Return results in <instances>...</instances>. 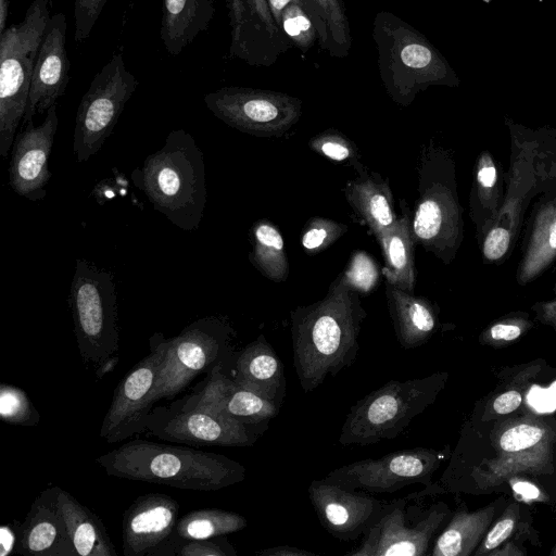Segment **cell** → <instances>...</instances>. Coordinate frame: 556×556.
Instances as JSON below:
<instances>
[{
  "mask_svg": "<svg viewBox=\"0 0 556 556\" xmlns=\"http://www.w3.org/2000/svg\"><path fill=\"white\" fill-rule=\"evenodd\" d=\"M358 293L341 273L324 299L291 312L293 364L305 393L354 364L367 315Z\"/></svg>",
  "mask_w": 556,
  "mask_h": 556,
  "instance_id": "cell-1",
  "label": "cell"
},
{
  "mask_svg": "<svg viewBox=\"0 0 556 556\" xmlns=\"http://www.w3.org/2000/svg\"><path fill=\"white\" fill-rule=\"evenodd\" d=\"M96 463L115 478L194 491H217L245 479L247 469L225 455L182 445L135 439Z\"/></svg>",
  "mask_w": 556,
  "mask_h": 556,
  "instance_id": "cell-2",
  "label": "cell"
},
{
  "mask_svg": "<svg viewBox=\"0 0 556 556\" xmlns=\"http://www.w3.org/2000/svg\"><path fill=\"white\" fill-rule=\"evenodd\" d=\"M131 181L172 224L197 230L207 199L204 159L192 135L170 131L164 146L131 173Z\"/></svg>",
  "mask_w": 556,
  "mask_h": 556,
  "instance_id": "cell-3",
  "label": "cell"
},
{
  "mask_svg": "<svg viewBox=\"0 0 556 556\" xmlns=\"http://www.w3.org/2000/svg\"><path fill=\"white\" fill-rule=\"evenodd\" d=\"M378 70L389 97L408 106L431 86L458 87L459 77L446 58L413 25L381 10L372 23Z\"/></svg>",
  "mask_w": 556,
  "mask_h": 556,
  "instance_id": "cell-4",
  "label": "cell"
},
{
  "mask_svg": "<svg viewBox=\"0 0 556 556\" xmlns=\"http://www.w3.org/2000/svg\"><path fill=\"white\" fill-rule=\"evenodd\" d=\"M443 382L440 374L388 381L350 407L339 443L366 446L395 439L434 401Z\"/></svg>",
  "mask_w": 556,
  "mask_h": 556,
  "instance_id": "cell-5",
  "label": "cell"
},
{
  "mask_svg": "<svg viewBox=\"0 0 556 556\" xmlns=\"http://www.w3.org/2000/svg\"><path fill=\"white\" fill-rule=\"evenodd\" d=\"M52 0H34L23 21L0 34V156L12 148L23 122L31 76L50 20Z\"/></svg>",
  "mask_w": 556,
  "mask_h": 556,
  "instance_id": "cell-6",
  "label": "cell"
},
{
  "mask_svg": "<svg viewBox=\"0 0 556 556\" xmlns=\"http://www.w3.org/2000/svg\"><path fill=\"white\" fill-rule=\"evenodd\" d=\"M113 273L77 258L70 288L68 304L74 332L84 364L98 367L117 354L119 330Z\"/></svg>",
  "mask_w": 556,
  "mask_h": 556,
  "instance_id": "cell-7",
  "label": "cell"
},
{
  "mask_svg": "<svg viewBox=\"0 0 556 556\" xmlns=\"http://www.w3.org/2000/svg\"><path fill=\"white\" fill-rule=\"evenodd\" d=\"M235 330L226 317L205 316L167 338L166 354L151 397L154 405L182 392L200 374L231 364Z\"/></svg>",
  "mask_w": 556,
  "mask_h": 556,
  "instance_id": "cell-8",
  "label": "cell"
},
{
  "mask_svg": "<svg viewBox=\"0 0 556 556\" xmlns=\"http://www.w3.org/2000/svg\"><path fill=\"white\" fill-rule=\"evenodd\" d=\"M138 85L122 52L114 53L94 75L75 118L73 151L78 162L88 161L101 149Z\"/></svg>",
  "mask_w": 556,
  "mask_h": 556,
  "instance_id": "cell-9",
  "label": "cell"
},
{
  "mask_svg": "<svg viewBox=\"0 0 556 556\" xmlns=\"http://www.w3.org/2000/svg\"><path fill=\"white\" fill-rule=\"evenodd\" d=\"M417 493L387 502L363 541L346 556H425L430 543L448 518L444 503L421 508Z\"/></svg>",
  "mask_w": 556,
  "mask_h": 556,
  "instance_id": "cell-10",
  "label": "cell"
},
{
  "mask_svg": "<svg viewBox=\"0 0 556 556\" xmlns=\"http://www.w3.org/2000/svg\"><path fill=\"white\" fill-rule=\"evenodd\" d=\"M206 108L228 126L256 137H278L302 116V101L286 92L239 86L204 96Z\"/></svg>",
  "mask_w": 556,
  "mask_h": 556,
  "instance_id": "cell-11",
  "label": "cell"
},
{
  "mask_svg": "<svg viewBox=\"0 0 556 556\" xmlns=\"http://www.w3.org/2000/svg\"><path fill=\"white\" fill-rule=\"evenodd\" d=\"M167 338L162 332L149 339L150 352L119 381L100 428L108 443L122 442L147 431V420L153 409L151 397L166 354Z\"/></svg>",
  "mask_w": 556,
  "mask_h": 556,
  "instance_id": "cell-12",
  "label": "cell"
},
{
  "mask_svg": "<svg viewBox=\"0 0 556 556\" xmlns=\"http://www.w3.org/2000/svg\"><path fill=\"white\" fill-rule=\"evenodd\" d=\"M440 463L438 451L414 447L350 463L332 469L324 479L349 490L394 493L417 483L428 488Z\"/></svg>",
  "mask_w": 556,
  "mask_h": 556,
  "instance_id": "cell-13",
  "label": "cell"
},
{
  "mask_svg": "<svg viewBox=\"0 0 556 556\" xmlns=\"http://www.w3.org/2000/svg\"><path fill=\"white\" fill-rule=\"evenodd\" d=\"M147 433L161 440L189 446H252L260 432L220 414L184 408L175 403L153 407L147 420Z\"/></svg>",
  "mask_w": 556,
  "mask_h": 556,
  "instance_id": "cell-14",
  "label": "cell"
},
{
  "mask_svg": "<svg viewBox=\"0 0 556 556\" xmlns=\"http://www.w3.org/2000/svg\"><path fill=\"white\" fill-rule=\"evenodd\" d=\"M230 26L229 53L251 66H270L292 43L278 28L267 0H225Z\"/></svg>",
  "mask_w": 556,
  "mask_h": 556,
  "instance_id": "cell-15",
  "label": "cell"
},
{
  "mask_svg": "<svg viewBox=\"0 0 556 556\" xmlns=\"http://www.w3.org/2000/svg\"><path fill=\"white\" fill-rule=\"evenodd\" d=\"M226 367L224 364L215 366L192 393L173 403L184 408L225 415L250 426L267 422L277 416L278 403L237 382Z\"/></svg>",
  "mask_w": 556,
  "mask_h": 556,
  "instance_id": "cell-16",
  "label": "cell"
},
{
  "mask_svg": "<svg viewBox=\"0 0 556 556\" xmlns=\"http://www.w3.org/2000/svg\"><path fill=\"white\" fill-rule=\"evenodd\" d=\"M307 494L324 529L344 542L363 536L387 503L366 492L349 490L324 478L313 480Z\"/></svg>",
  "mask_w": 556,
  "mask_h": 556,
  "instance_id": "cell-17",
  "label": "cell"
},
{
  "mask_svg": "<svg viewBox=\"0 0 556 556\" xmlns=\"http://www.w3.org/2000/svg\"><path fill=\"white\" fill-rule=\"evenodd\" d=\"M59 118L56 104L47 112L43 122L34 126L33 121L15 135L9 165V185L13 191L30 201L46 197V186L51 178L48 161Z\"/></svg>",
  "mask_w": 556,
  "mask_h": 556,
  "instance_id": "cell-18",
  "label": "cell"
},
{
  "mask_svg": "<svg viewBox=\"0 0 556 556\" xmlns=\"http://www.w3.org/2000/svg\"><path fill=\"white\" fill-rule=\"evenodd\" d=\"M66 17L52 15L36 59L23 125L47 112L62 97L70 83L71 62L66 51Z\"/></svg>",
  "mask_w": 556,
  "mask_h": 556,
  "instance_id": "cell-19",
  "label": "cell"
},
{
  "mask_svg": "<svg viewBox=\"0 0 556 556\" xmlns=\"http://www.w3.org/2000/svg\"><path fill=\"white\" fill-rule=\"evenodd\" d=\"M178 513V502L167 494L136 497L123 514V555L152 556L172 536Z\"/></svg>",
  "mask_w": 556,
  "mask_h": 556,
  "instance_id": "cell-20",
  "label": "cell"
},
{
  "mask_svg": "<svg viewBox=\"0 0 556 556\" xmlns=\"http://www.w3.org/2000/svg\"><path fill=\"white\" fill-rule=\"evenodd\" d=\"M60 486H48L33 502L21 523L16 554L77 556L58 503Z\"/></svg>",
  "mask_w": 556,
  "mask_h": 556,
  "instance_id": "cell-21",
  "label": "cell"
},
{
  "mask_svg": "<svg viewBox=\"0 0 556 556\" xmlns=\"http://www.w3.org/2000/svg\"><path fill=\"white\" fill-rule=\"evenodd\" d=\"M230 376L281 405L286 394L283 364L266 338L261 334L235 353Z\"/></svg>",
  "mask_w": 556,
  "mask_h": 556,
  "instance_id": "cell-22",
  "label": "cell"
},
{
  "mask_svg": "<svg viewBox=\"0 0 556 556\" xmlns=\"http://www.w3.org/2000/svg\"><path fill=\"white\" fill-rule=\"evenodd\" d=\"M215 14V0H163L160 37L170 55H179L205 31Z\"/></svg>",
  "mask_w": 556,
  "mask_h": 556,
  "instance_id": "cell-23",
  "label": "cell"
},
{
  "mask_svg": "<svg viewBox=\"0 0 556 556\" xmlns=\"http://www.w3.org/2000/svg\"><path fill=\"white\" fill-rule=\"evenodd\" d=\"M386 294L400 345L410 350L425 344L437 328V317L430 303L390 283H387Z\"/></svg>",
  "mask_w": 556,
  "mask_h": 556,
  "instance_id": "cell-24",
  "label": "cell"
},
{
  "mask_svg": "<svg viewBox=\"0 0 556 556\" xmlns=\"http://www.w3.org/2000/svg\"><path fill=\"white\" fill-rule=\"evenodd\" d=\"M58 503L77 556H117L115 545L97 514L61 488Z\"/></svg>",
  "mask_w": 556,
  "mask_h": 556,
  "instance_id": "cell-25",
  "label": "cell"
},
{
  "mask_svg": "<svg viewBox=\"0 0 556 556\" xmlns=\"http://www.w3.org/2000/svg\"><path fill=\"white\" fill-rule=\"evenodd\" d=\"M383 254V275L387 282L404 291L414 292L415 240L409 211L402 204V216L386 231L376 237Z\"/></svg>",
  "mask_w": 556,
  "mask_h": 556,
  "instance_id": "cell-26",
  "label": "cell"
},
{
  "mask_svg": "<svg viewBox=\"0 0 556 556\" xmlns=\"http://www.w3.org/2000/svg\"><path fill=\"white\" fill-rule=\"evenodd\" d=\"M348 201L375 236L391 228L397 220L389 185L378 175H367L350 182Z\"/></svg>",
  "mask_w": 556,
  "mask_h": 556,
  "instance_id": "cell-27",
  "label": "cell"
},
{
  "mask_svg": "<svg viewBox=\"0 0 556 556\" xmlns=\"http://www.w3.org/2000/svg\"><path fill=\"white\" fill-rule=\"evenodd\" d=\"M495 508L489 506L476 511L458 509L437 538L430 555L469 556L486 532Z\"/></svg>",
  "mask_w": 556,
  "mask_h": 556,
  "instance_id": "cell-28",
  "label": "cell"
},
{
  "mask_svg": "<svg viewBox=\"0 0 556 556\" xmlns=\"http://www.w3.org/2000/svg\"><path fill=\"white\" fill-rule=\"evenodd\" d=\"M247 526L245 517L235 511L219 508L195 509L178 519L169 539H212L241 531Z\"/></svg>",
  "mask_w": 556,
  "mask_h": 556,
  "instance_id": "cell-29",
  "label": "cell"
},
{
  "mask_svg": "<svg viewBox=\"0 0 556 556\" xmlns=\"http://www.w3.org/2000/svg\"><path fill=\"white\" fill-rule=\"evenodd\" d=\"M250 262L266 278L283 282L289 275L285 241L279 230L267 220L257 222L252 228Z\"/></svg>",
  "mask_w": 556,
  "mask_h": 556,
  "instance_id": "cell-30",
  "label": "cell"
},
{
  "mask_svg": "<svg viewBox=\"0 0 556 556\" xmlns=\"http://www.w3.org/2000/svg\"><path fill=\"white\" fill-rule=\"evenodd\" d=\"M326 21L330 52L333 58H345L352 48V34L343 0H314Z\"/></svg>",
  "mask_w": 556,
  "mask_h": 556,
  "instance_id": "cell-31",
  "label": "cell"
},
{
  "mask_svg": "<svg viewBox=\"0 0 556 556\" xmlns=\"http://www.w3.org/2000/svg\"><path fill=\"white\" fill-rule=\"evenodd\" d=\"M280 30L292 46L307 52L319 41L318 27L311 13L299 3L288 4L281 14Z\"/></svg>",
  "mask_w": 556,
  "mask_h": 556,
  "instance_id": "cell-32",
  "label": "cell"
},
{
  "mask_svg": "<svg viewBox=\"0 0 556 556\" xmlns=\"http://www.w3.org/2000/svg\"><path fill=\"white\" fill-rule=\"evenodd\" d=\"M0 418L13 426H36L40 415L24 390L2 382L0 384Z\"/></svg>",
  "mask_w": 556,
  "mask_h": 556,
  "instance_id": "cell-33",
  "label": "cell"
},
{
  "mask_svg": "<svg viewBox=\"0 0 556 556\" xmlns=\"http://www.w3.org/2000/svg\"><path fill=\"white\" fill-rule=\"evenodd\" d=\"M233 545L224 536L197 540H173L152 556H236Z\"/></svg>",
  "mask_w": 556,
  "mask_h": 556,
  "instance_id": "cell-34",
  "label": "cell"
},
{
  "mask_svg": "<svg viewBox=\"0 0 556 556\" xmlns=\"http://www.w3.org/2000/svg\"><path fill=\"white\" fill-rule=\"evenodd\" d=\"M348 227L343 224L315 217L307 222L302 236V245L309 253H317L337 241Z\"/></svg>",
  "mask_w": 556,
  "mask_h": 556,
  "instance_id": "cell-35",
  "label": "cell"
},
{
  "mask_svg": "<svg viewBox=\"0 0 556 556\" xmlns=\"http://www.w3.org/2000/svg\"><path fill=\"white\" fill-rule=\"evenodd\" d=\"M545 430L533 424H518L506 429L498 439L503 452L520 453L538 445L544 438Z\"/></svg>",
  "mask_w": 556,
  "mask_h": 556,
  "instance_id": "cell-36",
  "label": "cell"
},
{
  "mask_svg": "<svg viewBox=\"0 0 556 556\" xmlns=\"http://www.w3.org/2000/svg\"><path fill=\"white\" fill-rule=\"evenodd\" d=\"M108 0H74V40H86L96 26Z\"/></svg>",
  "mask_w": 556,
  "mask_h": 556,
  "instance_id": "cell-37",
  "label": "cell"
},
{
  "mask_svg": "<svg viewBox=\"0 0 556 556\" xmlns=\"http://www.w3.org/2000/svg\"><path fill=\"white\" fill-rule=\"evenodd\" d=\"M267 3L279 29L283 9L290 3H299L303 5L311 13L317 24L319 34L318 45L323 50L327 51L328 53L330 52V38L328 27L323 13L314 0H267Z\"/></svg>",
  "mask_w": 556,
  "mask_h": 556,
  "instance_id": "cell-38",
  "label": "cell"
},
{
  "mask_svg": "<svg viewBox=\"0 0 556 556\" xmlns=\"http://www.w3.org/2000/svg\"><path fill=\"white\" fill-rule=\"evenodd\" d=\"M518 516L517 505H510L494 527L488 532L483 542L475 553L477 556L486 555L500 547L513 533Z\"/></svg>",
  "mask_w": 556,
  "mask_h": 556,
  "instance_id": "cell-39",
  "label": "cell"
},
{
  "mask_svg": "<svg viewBox=\"0 0 556 556\" xmlns=\"http://www.w3.org/2000/svg\"><path fill=\"white\" fill-rule=\"evenodd\" d=\"M311 147L332 161L343 162L352 159V143L338 132H324L311 141Z\"/></svg>",
  "mask_w": 556,
  "mask_h": 556,
  "instance_id": "cell-40",
  "label": "cell"
},
{
  "mask_svg": "<svg viewBox=\"0 0 556 556\" xmlns=\"http://www.w3.org/2000/svg\"><path fill=\"white\" fill-rule=\"evenodd\" d=\"M348 280L359 291L368 292L377 279V270L370 257L361 252L354 257L351 267L344 273Z\"/></svg>",
  "mask_w": 556,
  "mask_h": 556,
  "instance_id": "cell-41",
  "label": "cell"
},
{
  "mask_svg": "<svg viewBox=\"0 0 556 556\" xmlns=\"http://www.w3.org/2000/svg\"><path fill=\"white\" fill-rule=\"evenodd\" d=\"M509 233L504 228L493 229L484 241V255L486 258L493 261L500 258L505 254L509 244Z\"/></svg>",
  "mask_w": 556,
  "mask_h": 556,
  "instance_id": "cell-42",
  "label": "cell"
},
{
  "mask_svg": "<svg viewBox=\"0 0 556 556\" xmlns=\"http://www.w3.org/2000/svg\"><path fill=\"white\" fill-rule=\"evenodd\" d=\"M21 523L12 521L0 528V556L16 553L20 541Z\"/></svg>",
  "mask_w": 556,
  "mask_h": 556,
  "instance_id": "cell-43",
  "label": "cell"
},
{
  "mask_svg": "<svg viewBox=\"0 0 556 556\" xmlns=\"http://www.w3.org/2000/svg\"><path fill=\"white\" fill-rule=\"evenodd\" d=\"M521 402V394L516 390H509L495 397L492 408L500 415H506L516 410Z\"/></svg>",
  "mask_w": 556,
  "mask_h": 556,
  "instance_id": "cell-44",
  "label": "cell"
},
{
  "mask_svg": "<svg viewBox=\"0 0 556 556\" xmlns=\"http://www.w3.org/2000/svg\"><path fill=\"white\" fill-rule=\"evenodd\" d=\"M556 382L547 390L543 388H533L529 400L531 404L540 410L554 409L556 407Z\"/></svg>",
  "mask_w": 556,
  "mask_h": 556,
  "instance_id": "cell-45",
  "label": "cell"
},
{
  "mask_svg": "<svg viewBox=\"0 0 556 556\" xmlns=\"http://www.w3.org/2000/svg\"><path fill=\"white\" fill-rule=\"evenodd\" d=\"M258 556H316L315 553L295 546L280 545L256 552Z\"/></svg>",
  "mask_w": 556,
  "mask_h": 556,
  "instance_id": "cell-46",
  "label": "cell"
},
{
  "mask_svg": "<svg viewBox=\"0 0 556 556\" xmlns=\"http://www.w3.org/2000/svg\"><path fill=\"white\" fill-rule=\"evenodd\" d=\"M491 337L496 341H513L521 334V328L514 324H497L490 330Z\"/></svg>",
  "mask_w": 556,
  "mask_h": 556,
  "instance_id": "cell-47",
  "label": "cell"
},
{
  "mask_svg": "<svg viewBox=\"0 0 556 556\" xmlns=\"http://www.w3.org/2000/svg\"><path fill=\"white\" fill-rule=\"evenodd\" d=\"M511 488L525 500H538L541 496V491L528 481L516 480L513 482Z\"/></svg>",
  "mask_w": 556,
  "mask_h": 556,
  "instance_id": "cell-48",
  "label": "cell"
},
{
  "mask_svg": "<svg viewBox=\"0 0 556 556\" xmlns=\"http://www.w3.org/2000/svg\"><path fill=\"white\" fill-rule=\"evenodd\" d=\"M119 357L117 354L112 355L104 359L98 367H96V378L101 380L104 376L112 372L117 366Z\"/></svg>",
  "mask_w": 556,
  "mask_h": 556,
  "instance_id": "cell-49",
  "label": "cell"
},
{
  "mask_svg": "<svg viewBox=\"0 0 556 556\" xmlns=\"http://www.w3.org/2000/svg\"><path fill=\"white\" fill-rule=\"evenodd\" d=\"M479 182L485 187H492L496 181V169L493 166L482 167L478 173Z\"/></svg>",
  "mask_w": 556,
  "mask_h": 556,
  "instance_id": "cell-50",
  "label": "cell"
},
{
  "mask_svg": "<svg viewBox=\"0 0 556 556\" xmlns=\"http://www.w3.org/2000/svg\"><path fill=\"white\" fill-rule=\"evenodd\" d=\"M9 0H0V34L7 28V21L9 17Z\"/></svg>",
  "mask_w": 556,
  "mask_h": 556,
  "instance_id": "cell-51",
  "label": "cell"
},
{
  "mask_svg": "<svg viewBox=\"0 0 556 556\" xmlns=\"http://www.w3.org/2000/svg\"><path fill=\"white\" fill-rule=\"evenodd\" d=\"M548 243L552 249H556V222L551 227Z\"/></svg>",
  "mask_w": 556,
  "mask_h": 556,
  "instance_id": "cell-52",
  "label": "cell"
},
{
  "mask_svg": "<svg viewBox=\"0 0 556 556\" xmlns=\"http://www.w3.org/2000/svg\"><path fill=\"white\" fill-rule=\"evenodd\" d=\"M552 555L556 556V547L552 551Z\"/></svg>",
  "mask_w": 556,
  "mask_h": 556,
  "instance_id": "cell-53",
  "label": "cell"
}]
</instances>
